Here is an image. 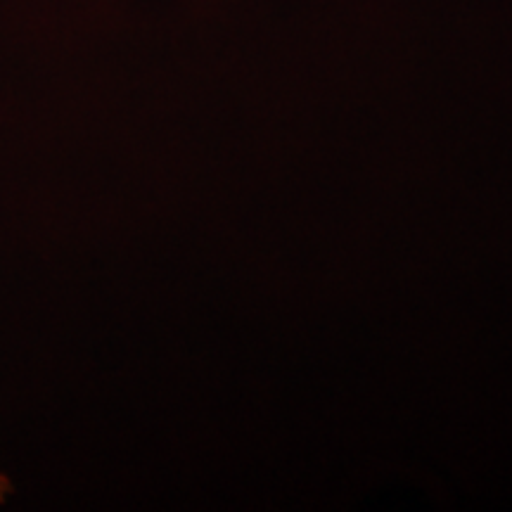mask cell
<instances>
[{
	"label": "cell",
	"instance_id": "cell-1",
	"mask_svg": "<svg viewBox=\"0 0 512 512\" xmlns=\"http://www.w3.org/2000/svg\"><path fill=\"white\" fill-rule=\"evenodd\" d=\"M10 491H12V482L3 475V472H0V503H5V498L10 496Z\"/></svg>",
	"mask_w": 512,
	"mask_h": 512
}]
</instances>
